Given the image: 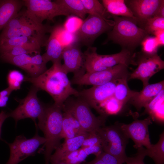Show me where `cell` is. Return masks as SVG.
<instances>
[{
	"instance_id": "6da1fadb",
	"label": "cell",
	"mask_w": 164,
	"mask_h": 164,
	"mask_svg": "<svg viewBox=\"0 0 164 164\" xmlns=\"http://www.w3.org/2000/svg\"><path fill=\"white\" fill-rule=\"evenodd\" d=\"M67 74L60 61L53 63L49 69L37 77H25L24 81L31 83L39 90L46 91L53 99L54 104L62 108L70 96L79 95V92L72 86Z\"/></svg>"
},
{
	"instance_id": "7a4b0ae2",
	"label": "cell",
	"mask_w": 164,
	"mask_h": 164,
	"mask_svg": "<svg viewBox=\"0 0 164 164\" xmlns=\"http://www.w3.org/2000/svg\"><path fill=\"white\" fill-rule=\"evenodd\" d=\"M114 25L108 32V39L120 45L122 49L133 53L143 39L149 35L130 18L112 15Z\"/></svg>"
},
{
	"instance_id": "3957f363",
	"label": "cell",
	"mask_w": 164,
	"mask_h": 164,
	"mask_svg": "<svg viewBox=\"0 0 164 164\" xmlns=\"http://www.w3.org/2000/svg\"><path fill=\"white\" fill-rule=\"evenodd\" d=\"M62 108L53 104L45 107L43 121L39 127L44 133L45 164H49L53 151L60 145L62 138Z\"/></svg>"
},
{
	"instance_id": "277c9868",
	"label": "cell",
	"mask_w": 164,
	"mask_h": 164,
	"mask_svg": "<svg viewBox=\"0 0 164 164\" xmlns=\"http://www.w3.org/2000/svg\"><path fill=\"white\" fill-rule=\"evenodd\" d=\"M52 28L48 25L35 22L28 15L25 11H20L2 29L0 34V42L21 36L44 40L46 33L50 32Z\"/></svg>"
},
{
	"instance_id": "5b68a950",
	"label": "cell",
	"mask_w": 164,
	"mask_h": 164,
	"mask_svg": "<svg viewBox=\"0 0 164 164\" xmlns=\"http://www.w3.org/2000/svg\"><path fill=\"white\" fill-rule=\"evenodd\" d=\"M96 47H90L83 53L84 67L87 73L104 70L119 64L134 65L135 53L124 49L117 53L98 54Z\"/></svg>"
},
{
	"instance_id": "8992f818",
	"label": "cell",
	"mask_w": 164,
	"mask_h": 164,
	"mask_svg": "<svg viewBox=\"0 0 164 164\" xmlns=\"http://www.w3.org/2000/svg\"><path fill=\"white\" fill-rule=\"evenodd\" d=\"M114 21L100 16L89 14L73 34L74 42L90 46L100 35L112 29Z\"/></svg>"
},
{
	"instance_id": "52a82bcc",
	"label": "cell",
	"mask_w": 164,
	"mask_h": 164,
	"mask_svg": "<svg viewBox=\"0 0 164 164\" xmlns=\"http://www.w3.org/2000/svg\"><path fill=\"white\" fill-rule=\"evenodd\" d=\"M78 97L77 99L64 103L62 109L73 114L84 131L88 133L97 131L104 126L106 118L100 116H96L88 104L80 97Z\"/></svg>"
},
{
	"instance_id": "ba28073f",
	"label": "cell",
	"mask_w": 164,
	"mask_h": 164,
	"mask_svg": "<svg viewBox=\"0 0 164 164\" xmlns=\"http://www.w3.org/2000/svg\"><path fill=\"white\" fill-rule=\"evenodd\" d=\"M39 91L37 88L33 86L24 98L15 99L19 104L15 109L8 114L9 117L14 119L16 124L19 120L30 118L34 122L38 118L37 126L41 124L44 118L46 107L43 105L37 96V93Z\"/></svg>"
},
{
	"instance_id": "9c48e42d",
	"label": "cell",
	"mask_w": 164,
	"mask_h": 164,
	"mask_svg": "<svg viewBox=\"0 0 164 164\" xmlns=\"http://www.w3.org/2000/svg\"><path fill=\"white\" fill-rule=\"evenodd\" d=\"M128 67L125 64H119L104 70L91 73L86 72L74 76L70 82L71 84L79 85L95 86L118 79L128 80L130 74Z\"/></svg>"
},
{
	"instance_id": "30bf717a",
	"label": "cell",
	"mask_w": 164,
	"mask_h": 164,
	"mask_svg": "<svg viewBox=\"0 0 164 164\" xmlns=\"http://www.w3.org/2000/svg\"><path fill=\"white\" fill-rule=\"evenodd\" d=\"M97 132L102 140L103 151L109 153L125 162V153L129 139L121 130L118 122L99 128Z\"/></svg>"
},
{
	"instance_id": "8fae6325",
	"label": "cell",
	"mask_w": 164,
	"mask_h": 164,
	"mask_svg": "<svg viewBox=\"0 0 164 164\" xmlns=\"http://www.w3.org/2000/svg\"><path fill=\"white\" fill-rule=\"evenodd\" d=\"M25 11L32 20L40 24L46 19L53 21L54 18L60 15H70L55 1L24 0Z\"/></svg>"
},
{
	"instance_id": "7c38bea8",
	"label": "cell",
	"mask_w": 164,
	"mask_h": 164,
	"mask_svg": "<svg viewBox=\"0 0 164 164\" xmlns=\"http://www.w3.org/2000/svg\"><path fill=\"white\" fill-rule=\"evenodd\" d=\"M46 142L44 137L39 136L37 131L34 137L29 139L23 135L17 136L12 143H8L10 156L5 164H18L27 157L34 155L39 146Z\"/></svg>"
},
{
	"instance_id": "4fadbf2b",
	"label": "cell",
	"mask_w": 164,
	"mask_h": 164,
	"mask_svg": "<svg viewBox=\"0 0 164 164\" xmlns=\"http://www.w3.org/2000/svg\"><path fill=\"white\" fill-rule=\"evenodd\" d=\"M135 65L138 67L130 73L128 80H140L143 88L149 84V80L152 76L164 69V62L157 54L149 56L141 52L135 53Z\"/></svg>"
},
{
	"instance_id": "5bb4252c",
	"label": "cell",
	"mask_w": 164,
	"mask_h": 164,
	"mask_svg": "<svg viewBox=\"0 0 164 164\" xmlns=\"http://www.w3.org/2000/svg\"><path fill=\"white\" fill-rule=\"evenodd\" d=\"M0 57L4 62L23 70L30 77H37L47 70L46 66L47 62L40 54L33 56L24 54L15 56L1 54Z\"/></svg>"
},
{
	"instance_id": "9a60e30c",
	"label": "cell",
	"mask_w": 164,
	"mask_h": 164,
	"mask_svg": "<svg viewBox=\"0 0 164 164\" xmlns=\"http://www.w3.org/2000/svg\"><path fill=\"white\" fill-rule=\"evenodd\" d=\"M152 119L149 116L143 120L136 119L132 123L125 124L118 122L124 133L135 143L134 147L138 149L144 146L149 149L152 145L148 130L149 126L152 123Z\"/></svg>"
},
{
	"instance_id": "2e32d148",
	"label": "cell",
	"mask_w": 164,
	"mask_h": 164,
	"mask_svg": "<svg viewBox=\"0 0 164 164\" xmlns=\"http://www.w3.org/2000/svg\"><path fill=\"white\" fill-rule=\"evenodd\" d=\"M120 79L84 89L79 92V97L97 111L102 103L114 95L116 86Z\"/></svg>"
},
{
	"instance_id": "e0dca14e",
	"label": "cell",
	"mask_w": 164,
	"mask_h": 164,
	"mask_svg": "<svg viewBox=\"0 0 164 164\" xmlns=\"http://www.w3.org/2000/svg\"><path fill=\"white\" fill-rule=\"evenodd\" d=\"M163 0H125L136 19L138 26L142 28L149 19L155 15Z\"/></svg>"
},
{
	"instance_id": "ac0fdd59",
	"label": "cell",
	"mask_w": 164,
	"mask_h": 164,
	"mask_svg": "<svg viewBox=\"0 0 164 164\" xmlns=\"http://www.w3.org/2000/svg\"><path fill=\"white\" fill-rule=\"evenodd\" d=\"M63 67L68 74L73 73L74 76L84 73L83 53L81 52L79 43L73 42L64 47L62 59Z\"/></svg>"
},
{
	"instance_id": "d6986e66",
	"label": "cell",
	"mask_w": 164,
	"mask_h": 164,
	"mask_svg": "<svg viewBox=\"0 0 164 164\" xmlns=\"http://www.w3.org/2000/svg\"><path fill=\"white\" fill-rule=\"evenodd\" d=\"M164 88V80L149 84L140 92L136 91L128 102L138 111L145 107Z\"/></svg>"
},
{
	"instance_id": "ffe728a7",
	"label": "cell",
	"mask_w": 164,
	"mask_h": 164,
	"mask_svg": "<svg viewBox=\"0 0 164 164\" xmlns=\"http://www.w3.org/2000/svg\"><path fill=\"white\" fill-rule=\"evenodd\" d=\"M88 134L85 132L73 138L65 139L64 142L55 149V152L50 157V162L52 164L60 162L69 153L79 149Z\"/></svg>"
},
{
	"instance_id": "44dd1931",
	"label": "cell",
	"mask_w": 164,
	"mask_h": 164,
	"mask_svg": "<svg viewBox=\"0 0 164 164\" xmlns=\"http://www.w3.org/2000/svg\"><path fill=\"white\" fill-rule=\"evenodd\" d=\"M50 32V36L46 42V51L42 55L47 63L51 61L53 63L61 61L64 47L58 38L55 27L52 28Z\"/></svg>"
},
{
	"instance_id": "7402d4cb",
	"label": "cell",
	"mask_w": 164,
	"mask_h": 164,
	"mask_svg": "<svg viewBox=\"0 0 164 164\" xmlns=\"http://www.w3.org/2000/svg\"><path fill=\"white\" fill-rule=\"evenodd\" d=\"M23 6V0H0V31L20 11Z\"/></svg>"
},
{
	"instance_id": "603a6c76",
	"label": "cell",
	"mask_w": 164,
	"mask_h": 164,
	"mask_svg": "<svg viewBox=\"0 0 164 164\" xmlns=\"http://www.w3.org/2000/svg\"><path fill=\"white\" fill-rule=\"evenodd\" d=\"M164 89L162 90L145 107L144 113L147 114L152 121L163 124L164 122Z\"/></svg>"
},
{
	"instance_id": "cb8c5ba5",
	"label": "cell",
	"mask_w": 164,
	"mask_h": 164,
	"mask_svg": "<svg viewBox=\"0 0 164 164\" xmlns=\"http://www.w3.org/2000/svg\"><path fill=\"white\" fill-rule=\"evenodd\" d=\"M63 110V138L65 139L71 138L86 132L83 131L79 122L72 114L67 111Z\"/></svg>"
},
{
	"instance_id": "d4e9b609",
	"label": "cell",
	"mask_w": 164,
	"mask_h": 164,
	"mask_svg": "<svg viewBox=\"0 0 164 164\" xmlns=\"http://www.w3.org/2000/svg\"><path fill=\"white\" fill-rule=\"evenodd\" d=\"M102 2L106 12L112 15L130 18L136 20L132 12L126 5L125 0H102Z\"/></svg>"
},
{
	"instance_id": "484cf974",
	"label": "cell",
	"mask_w": 164,
	"mask_h": 164,
	"mask_svg": "<svg viewBox=\"0 0 164 164\" xmlns=\"http://www.w3.org/2000/svg\"><path fill=\"white\" fill-rule=\"evenodd\" d=\"M44 40L36 38L21 36L4 40L0 42V53L14 46L29 44L43 45Z\"/></svg>"
},
{
	"instance_id": "4316f807",
	"label": "cell",
	"mask_w": 164,
	"mask_h": 164,
	"mask_svg": "<svg viewBox=\"0 0 164 164\" xmlns=\"http://www.w3.org/2000/svg\"><path fill=\"white\" fill-rule=\"evenodd\" d=\"M124 105L113 95L102 103L97 111L100 116L106 118L108 116L118 114Z\"/></svg>"
},
{
	"instance_id": "83f0119b",
	"label": "cell",
	"mask_w": 164,
	"mask_h": 164,
	"mask_svg": "<svg viewBox=\"0 0 164 164\" xmlns=\"http://www.w3.org/2000/svg\"><path fill=\"white\" fill-rule=\"evenodd\" d=\"M69 15L72 14L80 19L87 14L81 0H55Z\"/></svg>"
},
{
	"instance_id": "f1b7e54d",
	"label": "cell",
	"mask_w": 164,
	"mask_h": 164,
	"mask_svg": "<svg viewBox=\"0 0 164 164\" xmlns=\"http://www.w3.org/2000/svg\"><path fill=\"white\" fill-rule=\"evenodd\" d=\"M146 155L152 158L155 164H164V131L159 135V139L156 144H152L149 149H146Z\"/></svg>"
},
{
	"instance_id": "f546056e",
	"label": "cell",
	"mask_w": 164,
	"mask_h": 164,
	"mask_svg": "<svg viewBox=\"0 0 164 164\" xmlns=\"http://www.w3.org/2000/svg\"><path fill=\"white\" fill-rule=\"evenodd\" d=\"M127 79H120L116 86L114 96L124 105L136 93L129 88Z\"/></svg>"
},
{
	"instance_id": "4dcf8cb0",
	"label": "cell",
	"mask_w": 164,
	"mask_h": 164,
	"mask_svg": "<svg viewBox=\"0 0 164 164\" xmlns=\"http://www.w3.org/2000/svg\"><path fill=\"white\" fill-rule=\"evenodd\" d=\"M42 45L32 44L13 47L3 53L11 56H15L24 54L35 55L40 54V48Z\"/></svg>"
},
{
	"instance_id": "1f68e13d",
	"label": "cell",
	"mask_w": 164,
	"mask_h": 164,
	"mask_svg": "<svg viewBox=\"0 0 164 164\" xmlns=\"http://www.w3.org/2000/svg\"><path fill=\"white\" fill-rule=\"evenodd\" d=\"M87 14L105 18L106 11L103 5L97 0H81Z\"/></svg>"
},
{
	"instance_id": "d6a6232c",
	"label": "cell",
	"mask_w": 164,
	"mask_h": 164,
	"mask_svg": "<svg viewBox=\"0 0 164 164\" xmlns=\"http://www.w3.org/2000/svg\"><path fill=\"white\" fill-rule=\"evenodd\" d=\"M142 29L149 35H154L157 31L164 30V18L153 16L147 19Z\"/></svg>"
},
{
	"instance_id": "836d02e7",
	"label": "cell",
	"mask_w": 164,
	"mask_h": 164,
	"mask_svg": "<svg viewBox=\"0 0 164 164\" xmlns=\"http://www.w3.org/2000/svg\"><path fill=\"white\" fill-rule=\"evenodd\" d=\"M124 162L116 157L103 151L92 160L81 164H124Z\"/></svg>"
},
{
	"instance_id": "e575fe53",
	"label": "cell",
	"mask_w": 164,
	"mask_h": 164,
	"mask_svg": "<svg viewBox=\"0 0 164 164\" xmlns=\"http://www.w3.org/2000/svg\"><path fill=\"white\" fill-rule=\"evenodd\" d=\"M140 45L142 46V52L149 56L157 54L159 47L157 40L155 36H149L142 41Z\"/></svg>"
},
{
	"instance_id": "d590c367",
	"label": "cell",
	"mask_w": 164,
	"mask_h": 164,
	"mask_svg": "<svg viewBox=\"0 0 164 164\" xmlns=\"http://www.w3.org/2000/svg\"><path fill=\"white\" fill-rule=\"evenodd\" d=\"M25 78L23 74L18 70H10L7 77L8 87L13 91L19 89Z\"/></svg>"
},
{
	"instance_id": "8d00e7d4",
	"label": "cell",
	"mask_w": 164,
	"mask_h": 164,
	"mask_svg": "<svg viewBox=\"0 0 164 164\" xmlns=\"http://www.w3.org/2000/svg\"><path fill=\"white\" fill-rule=\"evenodd\" d=\"M137 149L135 155L131 157L127 156L124 164H145L144 159L146 156V149L142 147Z\"/></svg>"
},
{
	"instance_id": "74e56055",
	"label": "cell",
	"mask_w": 164,
	"mask_h": 164,
	"mask_svg": "<svg viewBox=\"0 0 164 164\" xmlns=\"http://www.w3.org/2000/svg\"><path fill=\"white\" fill-rule=\"evenodd\" d=\"M102 140L97 131L89 133L84 140L81 148H83L94 145H102Z\"/></svg>"
},
{
	"instance_id": "f35d334b",
	"label": "cell",
	"mask_w": 164,
	"mask_h": 164,
	"mask_svg": "<svg viewBox=\"0 0 164 164\" xmlns=\"http://www.w3.org/2000/svg\"><path fill=\"white\" fill-rule=\"evenodd\" d=\"M82 22L81 19L76 16L69 17L63 26L67 32L73 33L79 28Z\"/></svg>"
},
{
	"instance_id": "ab89813d",
	"label": "cell",
	"mask_w": 164,
	"mask_h": 164,
	"mask_svg": "<svg viewBox=\"0 0 164 164\" xmlns=\"http://www.w3.org/2000/svg\"><path fill=\"white\" fill-rule=\"evenodd\" d=\"M87 154L94 155L96 156L103 151L102 145H98L83 148Z\"/></svg>"
},
{
	"instance_id": "60d3db41",
	"label": "cell",
	"mask_w": 164,
	"mask_h": 164,
	"mask_svg": "<svg viewBox=\"0 0 164 164\" xmlns=\"http://www.w3.org/2000/svg\"><path fill=\"white\" fill-rule=\"evenodd\" d=\"M158 43L159 47L164 45V30L157 31L154 34Z\"/></svg>"
},
{
	"instance_id": "b9f144b4",
	"label": "cell",
	"mask_w": 164,
	"mask_h": 164,
	"mask_svg": "<svg viewBox=\"0 0 164 164\" xmlns=\"http://www.w3.org/2000/svg\"><path fill=\"white\" fill-rule=\"evenodd\" d=\"M88 156L83 148H80L79 149L77 159L79 164H81L84 162Z\"/></svg>"
},
{
	"instance_id": "7bdbcfd3",
	"label": "cell",
	"mask_w": 164,
	"mask_h": 164,
	"mask_svg": "<svg viewBox=\"0 0 164 164\" xmlns=\"http://www.w3.org/2000/svg\"><path fill=\"white\" fill-rule=\"evenodd\" d=\"M9 117L8 113L2 111L0 112V140H2L1 138V130L2 125L5 120Z\"/></svg>"
},
{
	"instance_id": "ee69618b",
	"label": "cell",
	"mask_w": 164,
	"mask_h": 164,
	"mask_svg": "<svg viewBox=\"0 0 164 164\" xmlns=\"http://www.w3.org/2000/svg\"><path fill=\"white\" fill-rule=\"evenodd\" d=\"M155 16L164 18V0H163Z\"/></svg>"
},
{
	"instance_id": "f6af8a7d",
	"label": "cell",
	"mask_w": 164,
	"mask_h": 164,
	"mask_svg": "<svg viewBox=\"0 0 164 164\" xmlns=\"http://www.w3.org/2000/svg\"><path fill=\"white\" fill-rule=\"evenodd\" d=\"M13 91L8 87L0 92V97L9 96Z\"/></svg>"
},
{
	"instance_id": "bcb514c9",
	"label": "cell",
	"mask_w": 164,
	"mask_h": 164,
	"mask_svg": "<svg viewBox=\"0 0 164 164\" xmlns=\"http://www.w3.org/2000/svg\"><path fill=\"white\" fill-rule=\"evenodd\" d=\"M9 96L0 97V107H4L6 106Z\"/></svg>"
},
{
	"instance_id": "7dc6e473",
	"label": "cell",
	"mask_w": 164,
	"mask_h": 164,
	"mask_svg": "<svg viewBox=\"0 0 164 164\" xmlns=\"http://www.w3.org/2000/svg\"><path fill=\"white\" fill-rule=\"evenodd\" d=\"M51 164H68L62 162H57L52 163Z\"/></svg>"
}]
</instances>
